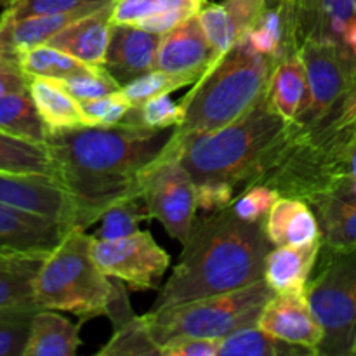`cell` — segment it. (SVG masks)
I'll return each mask as SVG.
<instances>
[{"label":"cell","mask_w":356,"mask_h":356,"mask_svg":"<svg viewBox=\"0 0 356 356\" xmlns=\"http://www.w3.org/2000/svg\"><path fill=\"white\" fill-rule=\"evenodd\" d=\"M176 127L146 129L120 122L47 132L52 177L75 209V228L87 229L125 198L143 195L149 170L165 156Z\"/></svg>","instance_id":"6da1fadb"},{"label":"cell","mask_w":356,"mask_h":356,"mask_svg":"<svg viewBox=\"0 0 356 356\" xmlns=\"http://www.w3.org/2000/svg\"><path fill=\"white\" fill-rule=\"evenodd\" d=\"M273 243L264 222H247L232 211L197 218L179 263L160 287L152 309L211 298L264 280Z\"/></svg>","instance_id":"7a4b0ae2"},{"label":"cell","mask_w":356,"mask_h":356,"mask_svg":"<svg viewBox=\"0 0 356 356\" xmlns=\"http://www.w3.org/2000/svg\"><path fill=\"white\" fill-rule=\"evenodd\" d=\"M289 124L270 106L266 92L236 120L204 134L176 138L177 156L195 183L229 181L236 193L247 177L287 131Z\"/></svg>","instance_id":"3957f363"},{"label":"cell","mask_w":356,"mask_h":356,"mask_svg":"<svg viewBox=\"0 0 356 356\" xmlns=\"http://www.w3.org/2000/svg\"><path fill=\"white\" fill-rule=\"evenodd\" d=\"M275 65L245 38L222 52L181 99L184 118L176 138L216 131L245 113L264 92Z\"/></svg>","instance_id":"277c9868"},{"label":"cell","mask_w":356,"mask_h":356,"mask_svg":"<svg viewBox=\"0 0 356 356\" xmlns=\"http://www.w3.org/2000/svg\"><path fill=\"white\" fill-rule=\"evenodd\" d=\"M92 242L86 229L72 226L42 261L33 278V298L40 308L72 313L82 322L104 316L111 277L94 261Z\"/></svg>","instance_id":"5b68a950"},{"label":"cell","mask_w":356,"mask_h":356,"mask_svg":"<svg viewBox=\"0 0 356 356\" xmlns=\"http://www.w3.org/2000/svg\"><path fill=\"white\" fill-rule=\"evenodd\" d=\"M273 294L270 285L259 280L238 291L149 309L145 320L159 346L176 337L219 341L242 327L256 325Z\"/></svg>","instance_id":"8992f818"},{"label":"cell","mask_w":356,"mask_h":356,"mask_svg":"<svg viewBox=\"0 0 356 356\" xmlns=\"http://www.w3.org/2000/svg\"><path fill=\"white\" fill-rule=\"evenodd\" d=\"M323 329L318 356H353L356 350V249H320L306 287Z\"/></svg>","instance_id":"52a82bcc"},{"label":"cell","mask_w":356,"mask_h":356,"mask_svg":"<svg viewBox=\"0 0 356 356\" xmlns=\"http://www.w3.org/2000/svg\"><path fill=\"white\" fill-rule=\"evenodd\" d=\"M152 219H156L174 240L184 245L197 221V183L177 156L172 141L170 149L153 167L143 186Z\"/></svg>","instance_id":"ba28073f"},{"label":"cell","mask_w":356,"mask_h":356,"mask_svg":"<svg viewBox=\"0 0 356 356\" xmlns=\"http://www.w3.org/2000/svg\"><path fill=\"white\" fill-rule=\"evenodd\" d=\"M308 76V99L294 124L315 125L356 86V61L330 42H305L299 47Z\"/></svg>","instance_id":"9c48e42d"},{"label":"cell","mask_w":356,"mask_h":356,"mask_svg":"<svg viewBox=\"0 0 356 356\" xmlns=\"http://www.w3.org/2000/svg\"><path fill=\"white\" fill-rule=\"evenodd\" d=\"M92 256L103 273L138 291L159 289L170 264V256L156 243L152 233L141 229L118 240L94 236Z\"/></svg>","instance_id":"30bf717a"},{"label":"cell","mask_w":356,"mask_h":356,"mask_svg":"<svg viewBox=\"0 0 356 356\" xmlns=\"http://www.w3.org/2000/svg\"><path fill=\"white\" fill-rule=\"evenodd\" d=\"M72 226L0 204V259L44 261Z\"/></svg>","instance_id":"8fae6325"},{"label":"cell","mask_w":356,"mask_h":356,"mask_svg":"<svg viewBox=\"0 0 356 356\" xmlns=\"http://www.w3.org/2000/svg\"><path fill=\"white\" fill-rule=\"evenodd\" d=\"M257 325L270 336L318 356L323 329L313 313L306 291L273 294L261 312Z\"/></svg>","instance_id":"7c38bea8"},{"label":"cell","mask_w":356,"mask_h":356,"mask_svg":"<svg viewBox=\"0 0 356 356\" xmlns=\"http://www.w3.org/2000/svg\"><path fill=\"white\" fill-rule=\"evenodd\" d=\"M0 204L75 226V209L51 176L0 172Z\"/></svg>","instance_id":"4fadbf2b"},{"label":"cell","mask_w":356,"mask_h":356,"mask_svg":"<svg viewBox=\"0 0 356 356\" xmlns=\"http://www.w3.org/2000/svg\"><path fill=\"white\" fill-rule=\"evenodd\" d=\"M218 58V51L195 14L169 33L162 35L156 68L174 75H193L200 79Z\"/></svg>","instance_id":"5bb4252c"},{"label":"cell","mask_w":356,"mask_h":356,"mask_svg":"<svg viewBox=\"0 0 356 356\" xmlns=\"http://www.w3.org/2000/svg\"><path fill=\"white\" fill-rule=\"evenodd\" d=\"M291 16L296 51L309 40L339 44L356 23V0H291Z\"/></svg>","instance_id":"9a60e30c"},{"label":"cell","mask_w":356,"mask_h":356,"mask_svg":"<svg viewBox=\"0 0 356 356\" xmlns=\"http://www.w3.org/2000/svg\"><path fill=\"white\" fill-rule=\"evenodd\" d=\"M160 38L162 35L132 24H111L103 68L120 86H125L156 68Z\"/></svg>","instance_id":"2e32d148"},{"label":"cell","mask_w":356,"mask_h":356,"mask_svg":"<svg viewBox=\"0 0 356 356\" xmlns=\"http://www.w3.org/2000/svg\"><path fill=\"white\" fill-rule=\"evenodd\" d=\"M111 6L113 2L79 17L58 31L47 44L86 65L103 66L110 44Z\"/></svg>","instance_id":"e0dca14e"},{"label":"cell","mask_w":356,"mask_h":356,"mask_svg":"<svg viewBox=\"0 0 356 356\" xmlns=\"http://www.w3.org/2000/svg\"><path fill=\"white\" fill-rule=\"evenodd\" d=\"M266 0H222L221 3H205L198 10V21L218 54L245 38L259 19Z\"/></svg>","instance_id":"ac0fdd59"},{"label":"cell","mask_w":356,"mask_h":356,"mask_svg":"<svg viewBox=\"0 0 356 356\" xmlns=\"http://www.w3.org/2000/svg\"><path fill=\"white\" fill-rule=\"evenodd\" d=\"M270 242L275 245H313L322 242L318 219L306 200L278 197L264 221Z\"/></svg>","instance_id":"d6986e66"},{"label":"cell","mask_w":356,"mask_h":356,"mask_svg":"<svg viewBox=\"0 0 356 356\" xmlns=\"http://www.w3.org/2000/svg\"><path fill=\"white\" fill-rule=\"evenodd\" d=\"M322 242L313 245H275L268 252L264 282L275 294L302 292L315 271Z\"/></svg>","instance_id":"ffe728a7"},{"label":"cell","mask_w":356,"mask_h":356,"mask_svg":"<svg viewBox=\"0 0 356 356\" xmlns=\"http://www.w3.org/2000/svg\"><path fill=\"white\" fill-rule=\"evenodd\" d=\"M245 40L254 51L275 63L298 54L292 33L291 0H266L259 19L245 35Z\"/></svg>","instance_id":"44dd1931"},{"label":"cell","mask_w":356,"mask_h":356,"mask_svg":"<svg viewBox=\"0 0 356 356\" xmlns=\"http://www.w3.org/2000/svg\"><path fill=\"white\" fill-rule=\"evenodd\" d=\"M80 325L56 309H38L30 322L23 356H75L82 339Z\"/></svg>","instance_id":"7402d4cb"},{"label":"cell","mask_w":356,"mask_h":356,"mask_svg":"<svg viewBox=\"0 0 356 356\" xmlns=\"http://www.w3.org/2000/svg\"><path fill=\"white\" fill-rule=\"evenodd\" d=\"M308 204L318 219L323 249H356V195L327 193Z\"/></svg>","instance_id":"603a6c76"},{"label":"cell","mask_w":356,"mask_h":356,"mask_svg":"<svg viewBox=\"0 0 356 356\" xmlns=\"http://www.w3.org/2000/svg\"><path fill=\"white\" fill-rule=\"evenodd\" d=\"M270 106L287 124H294L308 99V76L301 56L292 54L275 65L266 87Z\"/></svg>","instance_id":"cb8c5ba5"},{"label":"cell","mask_w":356,"mask_h":356,"mask_svg":"<svg viewBox=\"0 0 356 356\" xmlns=\"http://www.w3.org/2000/svg\"><path fill=\"white\" fill-rule=\"evenodd\" d=\"M28 90L47 132L68 131L87 125L80 101H76L56 80L31 76Z\"/></svg>","instance_id":"d4e9b609"},{"label":"cell","mask_w":356,"mask_h":356,"mask_svg":"<svg viewBox=\"0 0 356 356\" xmlns=\"http://www.w3.org/2000/svg\"><path fill=\"white\" fill-rule=\"evenodd\" d=\"M42 261H13L0 264V313L38 312L33 278Z\"/></svg>","instance_id":"484cf974"},{"label":"cell","mask_w":356,"mask_h":356,"mask_svg":"<svg viewBox=\"0 0 356 356\" xmlns=\"http://www.w3.org/2000/svg\"><path fill=\"white\" fill-rule=\"evenodd\" d=\"M0 131L33 143H45L47 129L38 115L30 90L0 96Z\"/></svg>","instance_id":"4316f807"},{"label":"cell","mask_w":356,"mask_h":356,"mask_svg":"<svg viewBox=\"0 0 356 356\" xmlns=\"http://www.w3.org/2000/svg\"><path fill=\"white\" fill-rule=\"evenodd\" d=\"M219 356H305L308 350L292 346L264 332L259 325L242 327L218 341Z\"/></svg>","instance_id":"83f0119b"},{"label":"cell","mask_w":356,"mask_h":356,"mask_svg":"<svg viewBox=\"0 0 356 356\" xmlns=\"http://www.w3.org/2000/svg\"><path fill=\"white\" fill-rule=\"evenodd\" d=\"M0 172L52 177V160L45 143H33L0 131Z\"/></svg>","instance_id":"f1b7e54d"},{"label":"cell","mask_w":356,"mask_h":356,"mask_svg":"<svg viewBox=\"0 0 356 356\" xmlns=\"http://www.w3.org/2000/svg\"><path fill=\"white\" fill-rule=\"evenodd\" d=\"M19 63L28 76H42V79L61 80L65 76L82 72L89 65L79 61L73 56L59 51L49 44L35 45L19 52Z\"/></svg>","instance_id":"f546056e"},{"label":"cell","mask_w":356,"mask_h":356,"mask_svg":"<svg viewBox=\"0 0 356 356\" xmlns=\"http://www.w3.org/2000/svg\"><path fill=\"white\" fill-rule=\"evenodd\" d=\"M101 356H162L160 346L153 339L145 315H136L131 322L113 330L106 344L97 350Z\"/></svg>","instance_id":"4dcf8cb0"},{"label":"cell","mask_w":356,"mask_h":356,"mask_svg":"<svg viewBox=\"0 0 356 356\" xmlns=\"http://www.w3.org/2000/svg\"><path fill=\"white\" fill-rule=\"evenodd\" d=\"M152 219L143 195L125 198L108 209L101 218V226L94 236L99 240H118L139 232L141 222Z\"/></svg>","instance_id":"1f68e13d"},{"label":"cell","mask_w":356,"mask_h":356,"mask_svg":"<svg viewBox=\"0 0 356 356\" xmlns=\"http://www.w3.org/2000/svg\"><path fill=\"white\" fill-rule=\"evenodd\" d=\"M205 0H113L111 6V24H132L138 26L141 21L167 10L183 9L191 14L205 6Z\"/></svg>","instance_id":"d6a6232c"},{"label":"cell","mask_w":356,"mask_h":356,"mask_svg":"<svg viewBox=\"0 0 356 356\" xmlns=\"http://www.w3.org/2000/svg\"><path fill=\"white\" fill-rule=\"evenodd\" d=\"M183 118L184 108L181 101L170 99L169 94H159L132 106L122 122L146 129H170L177 127Z\"/></svg>","instance_id":"836d02e7"},{"label":"cell","mask_w":356,"mask_h":356,"mask_svg":"<svg viewBox=\"0 0 356 356\" xmlns=\"http://www.w3.org/2000/svg\"><path fill=\"white\" fill-rule=\"evenodd\" d=\"M195 82H198V79L193 75H174V73L155 68L122 86V92L131 101L132 106H138L149 97L159 96V94H170L183 87L193 86Z\"/></svg>","instance_id":"e575fe53"},{"label":"cell","mask_w":356,"mask_h":356,"mask_svg":"<svg viewBox=\"0 0 356 356\" xmlns=\"http://www.w3.org/2000/svg\"><path fill=\"white\" fill-rule=\"evenodd\" d=\"M56 82L61 83L76 101L97 99L122 89L120 83L103 66H87L82 72H76Z\"/></svg>","instance_id":"d590c367"},{"label":"cell","mask_w":356,"mask_h":356,"mask_svg":"<svg viewBox=\"0 0 356 356\" xmlns=\"http://www.w3.org/2000/svg\"><path fill=\"white\" fill-rule=\"evenodd\" d=\"M113 0H10L3 7L6 19H23L30 16H42V14H63L72 10L83 9V7L104 6Z\"/></svg>","instance_id":"8d00e7d4"},{"label":"cell","mask_w":356,"mask_h":356,"mask_svg":"<svg viewBox=\"0 0 356 356\" xmlns=\"http://www.w3.org/2000/svg\"><path fill=\"white\" fill-rule=\"evenodd\" d=\"M280 195L266 184H252L240 191L229 205V211L247 222H264Z\"/></svg>","instance_id":"74e56055"},{"label":"cell","mask_w":356,"mask_h":356,"mask_svg":"<svg viewBox=\"0 0 356 356\" xmlns=\"http://www.w3.org/2000/svg\"><path fill=\"white\" fill-rule=\"evenodd\" d=\"M80 106H82L87 125L110 127V125H117L124 120L132 104L120 89L108 96L97 97V99L80 101Z\"/></svg>","instance_id":"f35d334b"},{"label":"cell","mask_w":356,"mask_h":356,"mask_svg":"<svg viewBox=\"0 0 356 356\" xmlns=\"http://www.w3.org/2000/svg\"><path fill=\"white\" fill-rule=\"evenodd\" d=\"M35 313L37 312L0 313V356H23Z\"/></svg>","instance_id":"ab89813d"},{"label":"cell","mask_w":356,"mask_h":356,"mask_svg":"<svg viewBox=\"0 0 356 356\" xmlns=\"http://www.w3.org/2000/svg\"><path fill=\"white\" fill-rule=\"evenodd\" d=\"M236 188L229 181L212 179L197 184V205L198 211L205 214L228 209L236 197Z\"/></svg>","instance_id":"60d3db41"},{"label":"cell","mask_w":356,"mask_h":356,"mask_svg":"<svg viewBox=\"0 0 356 356\" xmlns=\"http://www.w3.org/2000/svg\"><path fill=\"white\" fill-rule=\"evenodd\" d=\"M30 76L24 73L19 58L9 51L0 49V96L28 90Z\"/></svg>","instance_id":"b9f144b4"},{"label":"cell","mask_w":356,"mask_h":356,"mask_svg":"<svg viewBox=\"0 0 356 356\" xmlns=\"http://www.w3.org/2000/svg\"><path fill=\"white\" fill-rule=\"evenodd\" d=\"M315 127L323 131H343V129L356 127V86L318 124H315Z\"/></svg>","instance_id":"7bdbcfd3"},{"label":"cell","mask_w":356,"mask_h":356,"mask_svg":"<svg viewBox=\"0 0 356 356\" xmlns=\"http://www.w3.org/2000/svg\"><path fill=\"white\" fill-rule=\"evenodd\" d=\"M162 356H219L218 341L202 337H176L160 346Z\"/></svg>","instance_id":"ee69618b"},{"label":"cell","mask_w":356,"mask_h":356,"mask_svg":"<svg viewBox=\"0 0 356 356\" xmlns=\"http://www.w3.org/2000/svg\"><path fill=\"white\" fill-rule=\"evenodd\" d=\"M108 320L113 325V330L122 327L124 323L131 322L136 316V313L132 312L131 301H129L127 289H125L124 282L118 280V278L111 277V294L108 299L106 305V313H104Z\"/></svg>","instance_id":"f6af8a7d"},{"label":"cell","mask_w":356,"mask_h":356,"mask_svg":"<svg viewBox=\"0 0 356 356\" xmlns=\"http://www.w3.org/2000/svg\"><path fill=\"white\" fill-rule=\"evenodd\" d=\"M191 16H195V14L183 9L167 10V13L156 14V16H152L148 17V19L141 21V23L138 24V28H143V30L152 31V33L156 35H165L169 33L170 30H174L176 26H179L181 23H184V21Z\"/></svg>","instance_id":"bcb514c9"},{"label":"cell","mask_w":356,"mask_h":356,"mask_svg":"<svg viewBox=\"0 0 356 356\" xmlns=\"http://www.w3.org/2000/svg\"><path fill=\"white\" fill-rule=\"evenodd\" d=\"M9 2H10V0H0V6H3V7H6L7 3H9Z\"/></svg>","instance_id":"7dc6e473"},{"label":"cell","mask_w":356,"mask_h":356,"mask_svg":"<svg viewBox=\"0 0 356 356\" xmlns=\"http://www.w3.org/2000/svg\"><path fill=\"white\" fill-rule=\"evenodd\" d=\"M3 263H13V261H7V259H0V264H3Z\"/></svg>","instance_id":"c3c4849f"},{"label":"cell","mask_w":356,"mask_h":356,"mask_svg":"<svg viewBox=\"0 0 356 356\" xmlns=\"http://www.w3.org/2000/svg\"><path fill=\"white\" fill-rule=\"evenodd\" d=\"M2 19H3V13L0 10V24H2Z\"/></svg>","instance_id":"681fc988"},{"label":"cell","mask_w":356,"mask_h":356,"mask_svg":"<svg viewBox=\"0 0 356 356\" xmlns=\"http://www.w3.org/2000/svg\"><path fill=\"white\" fill-rule=\"evenodd\" d=\"M353 356H356V350H355V353H353Z\"/></svg>","instance_id":"f907efd6"}]
</instances>
